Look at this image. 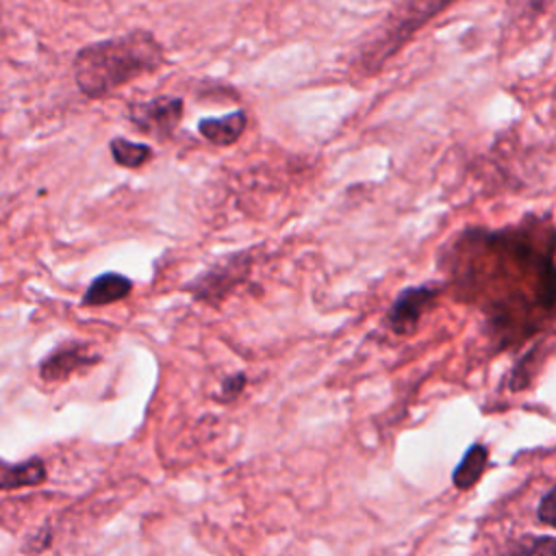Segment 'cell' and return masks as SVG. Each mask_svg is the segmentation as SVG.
<instances>
[{
	"label": "cell",
	"instance_id": "cell-1",
	"mask_svg": "<svg viewBox=\"0 0 556 556\" xmlns=\"http://www.w3.org/2000/svg\"><path fill=\"white\" fill-rule=\"evenodd\" d=\"M165 65L161 41L146 28H132L124 35L83 46L72 61V74L78 91L100 100L119 87L154 74Z\"/></svg>",
	"mask_w": 556,
	"mask_h": 556
},
{
	"label": "cell",
	"instance_id": "cell-2",
	"mask_svg": "<svg viewBox=\"0 0 556 556\" xmlns=\"http://www.w3.org/2000/svg\"><path fill=\"white\" fill-rule=\"evenodd\" d=\"M456 0H400L358 48L354 59L361 74L378 72L421 26L441 15Z\"/></svg>",
	"mask_w": 556,
	"mask_h": 556
},
{
	"label": "cell",
	"instance_id": "cell-3",
	"mask_svg": "<svg viewBox=\"0 0 556 556\" xmlns=\"http://www.w3.org/2000/svg\"><path fill=\"white\" fill-rule=\"evenodd\" d=\"M258 252L261 245H250L219 256L198 271L189 282H185L182 291H187L195 302L217 308L241 282L250 278Z\"/></svg>",
	"mask_w": 556,
	"mask_h": 556
},
{
	"label": "cell",
	"instance_id": "cell-4",
	"mask_svg": "<svg viewBox=\"0 0 556 556\" xmlns=\"http://www.w3.org/2000/svg\"><path fill=\"white\" fill-rule=\"evenodd\" d=\"M185 113V100L180 96H154L150 100H135L128 104V122L143 135L156 139H169L178 128Z\"/></svg>",
	"mask_w": 556,
	"mask_h": 556
},
{
	"label": "cell",
	"instance_id": "cell-5",
	"mask_svg": "<svg viewBox=\"0 0 556 556\" xmlns=\"http://www.w3.org/2000/svg\"><path fill=\"white\" fill-rule=\"evenodd\" d=\"M439 293H441V285L434 280L400 291L387 313V326L391 328V332L400 337L415 334L424 313L434 304Z\"/></svg>",
	"mask_w": 556,
	"mask_h": 556
},
{
	"label": "cell",
	"instance_id": "cell-6",
	"mask_svg": "<svg viewBox=\"0 0 556 556\" xmlns=\"http://www.w3.org/2000/svg\"><path fill=\"white\" fill-rule=\"evenodd\" d=\"M98 363L100 354H96L89 343L65 341L39 361V378L43 382H65L74 374L96 367Z\"/></svg>",
	"mask_w": 556,
	"mask_h": 556
},
{
	"label": "cell",
	"instance_id": "cell-7",
	"mask_svg": "<svg viewBox=\"0 0 556 556\" xmlns=\"http://www.w3.org/2000/svg\"><path fill=\"white\" fill-rule=\"evenodd\" d=\"M248 126V113L243 109L230 111L226 115H211V117H202L198 122V132L213 146L226 148L239 141V137L243 135Z\"/></svg>",
	"mask_w": 556,
	"mask_h": 556
},
{
	"label": "cell",
	"instance_id": "cell-8",
	"mask_svg": "<svg viewBox=\"0 0 556 556\" xmlns=\"http://www.w3.org/2000/svg\"><path fill=\"white\" fill-rule=\"evenodd\" d=\"M132 280L119 271H104L100 276H96L89 287L85 289L80 304L83 306H106V304H115L124 298L130 295L132 291Z\"/></svg>",
	"mask_w": 556,
	"mask_h": 556
},
{
	"label": "cell",
	"instance_id": "cell-9",
	"mask_svg": "<svg viewBox=\"0 0 556 556\" xmlns=\"http://www.w3.org/2000/svg\"><path fill=\"white\" fill-rule=\"evenodd\" d=\"M46 480H48V469L39 456H30L20 463H7L0 458V491L39 486Z\"/></svg>",
	"mask_w": 556,
	"mask_h": 556
},
{
	"label": "cell",
	"instance_id": "cell-10",
	"mask_svg": "<svg viewBox=\"0 0 556 556\" xmlns=\"http://www.w3.org/2000/svg\"><path fill=\"white\" fill-rule=\"evenodd\" d=\"M486 465H489V447L484 443H471L465 450L456 469L452 471V484L458 491H469L482 478Z\"/></svg>",
	"mask_w": 556,
	"mask_h": 556
},
{
	"label": "cell",
	"instance_id": "cell-11",
	"mask_svg": "<svg viewBox=\"0 0 556 556\" xmlns=\"http://www.w3.org/2000/svg\"><path fill=\"white\" fill-rule=\"evenodd\" d=\"M109 152L113 161L126 169H139L154 159V150L150 143L130 141L126 137H113L109 141Z\"/></svg>",
	"mask_w": 556,
	"mask_h": 556
},
{
	"label": "cell",
	"instance_id": "cell-12",
	"mask_svg": "<svg viewBox=\"0 0 556 556\" xmlns=\"http://www.w3.org/2000/svg\"><path fill=\"white\" fill-rule=\"evenodd\" d=\"M554 539L552 536H534V534H523L515 539L508 547L510 554H554Z\"/></svg>",
	"mask_w": 556,
	"mask_h": 556
},
{
	"label": "cell",
	"instance_id": "cell-13",
	"mask_svg": "<svg viewBox=\"0 0 556 556\" xmlns=\"http://www.w3.org/2000/svg\"><path fill=\"white\" fill-rule=\"evenodd\" d=\"M245 384H248L245 371H235V374L226 376V378L222 380V384H219V391L215 393L217 402H235V400L243 393Z\"/></svg>",
	"mask_w": 556,
	"mask_h": 556
},
{
	"label": "cell",
	"instance_id": "cell-14",
	"mask_svg": "<svg viewBox=\"0 0 556 556\" xmlns=\"http://www.w3.org/2000/svg\"><path fill=\"white\" fill-rule=\"evenodd\" d=\"M552 0H508V9L517 17H541L549 9Z\"/></svg>",
	"mask_w": 556,
	"mask_h": 556
},
{
	"label": "cell",
	"instance_id": "cell-15",
	"mask_svg": "<svg viewBox=\"0 0 556 556\" xmlns=\"http://www.w3.org/2000/svg\"><path fill=\"white\" fill-rule=\"evenodd\" d=\"M552 495H554V489H547L541 500H539V506H536V519L539 523L543 526H554V504H552Z\"/></svg>",
	"mask_w": 556,
	"mask_h": 556
}]
</instances>
